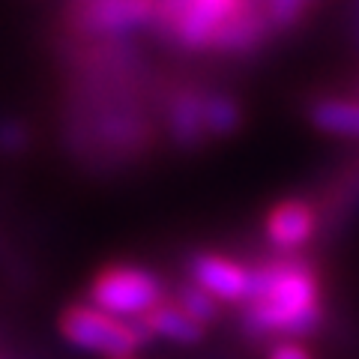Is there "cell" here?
I'll list each match as a JSON object with an SVG mask.
<instances>
[{"label": "cell", "instance_id": "6da1fadb", "mask_svg": "<svg viewBox=\"0 0 359 359\" xmlns=\"http://www.w3.org/2000/svg\"><path fill=\"white\" fill-rule=\"evenodd\" d=\"M141 57L129 45L102 42L78 66L66 114V141L81 159L126 162L150 144L141 105Z\"/></svg>", "mask_w": 359, "mask_h": 359}, {"label": "cell", "instance_id": "7a4b0ae2", "mask_svg": "<svg viewBox=\"0 0 359 359\" xmlns=\"http://www.w3.org/2000/svg\"><path fill=\"white\" fill-rule=\"evenodd\" d=\"M323 323L320 282L309 261L282 255L252 266V294L243 302V330L264 339L294 341Z\"/></svg>", "mask_w": 359, "mask_h": 359}, {"label": "cell", "instance_id": "3957f363", "mask_svg": "<svg viewBox=\"0 0 359 359\" xmlns=\"http://www.w3.org/2000/svg\"><path fill=\"white\" fill-rule=\"evenodd\" d=\"M60 335L72 347L105 359H132L144 341H150V332L144 320H120L114 314L81 302L69 306L60 318Z\"/></svg>", "mask_w": 359, "mask_h": 359}, {"label": "cell", "instance_id": "277c9868", "mask_svg": "<svg viewBox=\"0 0 359 359\" xmlns=\"http://www.w3.org/2000/svg\"><path fill=\"white\" fill-rule=\"evenodd\" d=\"M165 302L162 278L147 266L114 264L105 266L90 285V306L114 314L120 320H144Z\"/></svg>", "mask_w": 359, "mask_h": 359}, {"label": "cell", "instance_id": "5b68a950", "mask_svg": "<svg viewBox=\"0 0 359 359\" xmlns=\"http://www.w3.org/2000/svg\"><path fill=\"white\" fill-rule=\"evenodd\" d=\"M72 25L96 42H123L156 25V0H81Z\"/></svg>", "mask_w": 359, "mask_h": 359}, {"label": "cell", "instance_id": "8992f818", "mask_svg": "<svg viewBox=\"0 0 359 359\" xmlns=\"http://www.w3.org/2000/svg\"><path fill=\"white\" fill-rule=\"evenodd\" d=\"M189 278L216 302H240L243 306L252 294V266L219 252H198L189 257Z\"/></svg>", "mask_w": 359, "mask_h": 359}, {"label": "cell", "instance_id": "52a82bcc", "mask_svg": "<svg viewBox=\"0 0 359 359\" xmlns=\"http://www.w3.org/2000/svg\"><path fill=\"white\" fill-rule=\"evenodd\" d=\"M318 222H320V216L309 201L287 198V201H278V204L266 212L264 233L273 249H278L282 255H294L318 233Z\"/></svg>", "mask_w": 359, "mask_h": 359}, {"label": "cell", "instance_id": "ba28073f", "mask_svg": "<svg viewBox=\"0 0 359 359\" xmlns=\"http://www.w3.org/2000/svg\"><path fill=\"white\" fill-rule=\"evenodd\" d=\"M165 129L171 144L183 150L201 147L210 135L204 126V93L198 90H180L165 105Z\"/></svg>", "mask_w": 359, "mask_h": 359}, {"label": "cell", "instance_id": "9c48e42d", "mask_svg": "<svg viewBox=\"0 0 359 359\" xmlns=\"http://www.w3.org/2000/svg\"><path fill=\"white\" fill-rule=\"evenodd\" d=\"M309 120L314 129L335 135V138L359 141V99L327 96L309 108Z\"/></svg>", "mask_w": 359, "mask_h": 359}, {"label": "cell", "instance_id": "30bf717a", "mask_svg": "<svg viewBox=\"0 0 359 359\" xmlns=\"http://www.w3.org/2000/svg\"><path fill=\"white\" fill-rule=\"evenodd\" d=\"M144 327H147L150 339H165L171 344H198L204 339V327L177 302H162L159 309L144 318Z\"/></svg>", "mask_w": 359, "mask_h": 359}, {"label": "cell", "instance_id": "8fae6325", "mask_svg": "<svg viewBox=\"0 0 359 359\" xmlns=\"http://www.w3.org/2000/svg\"><path fill=\"white\" fill-rule=\"evenodd\" d=\"M243 123V108L233 96L228 93H204V126L210 138H228L240 129Z\"/></svg>", "mask_w": 359, "mask_h": 359}, {"label": "cell", "instance_id": "7c38bea8", "mask_svg": "<svg viewBox=\"0 0 359 359\" xmlns=\"http://www.w3.org/2000/svg\"><path fill=\"white\" fill-rule=\"evenodd\" d=\"M314 4L318 0H255V6L261 9V15L266 18L269 30H273V36L302 25V18L311 13Z\"/></svg>", "mask_w": 359, "mask_h": 359}, {"label": "cell", "instance_id": "4fadbf2b", "mask_svg": "<svg viewBox=\"0 0 359 359\" xmlns=\"http://www.w3.org/2000/svg\"><path fill=\"white\" fill-rule=\"evenodd\" d=\"M174 302H177V306L183 309L186 314H192V318L201 323V327H207V323H212V320L219 318V302L212 299L207 290H201V287L192 285V282L177 290V299H174Z\"/></svg>", "mask_w": 359, "mask_h": 359}, {"label": "cell", "instance_id": "5bb4252c", "mask_svg": "<svg viewBox=\"0 0 359 359\" xmlns=\"http://www.w3.org/2000/svg\"><path fill=\"white\" fill-rule=\"evenodd\" d=\"M359 207V162L353 165V171H347L339 183H335L332 195L327 201V219H335V212H353Z\"/></svg>", "mask_w": 359, "mask_h": 359}, {"label": "cell", "instance_id": "9a60e30c", "mask_svg": "<svg viewBox=\"0 0 359 359\" xmlns=\"http://www.w3.org/2000/svg\"><path fill=\"white\" fill-rule=\"evenodd\" d=\"M30 144V132L25 123L18 120H0V153H9L15 156L21 150H27Z\"/></svg>", "mask_w": 359, "mask_h": 359}, {"label": "cell", "instance_id": "2e32d148", "mask_svg": "<svg viewBox=\"0 0 359 359\" xmlns=\"http://www.w3.org/2000/svg\"><path fill=\"white\" fill-rule=\"evenodd\" d=\"M269 359H311V353L297 341H276L269 347Z\"/></svg>", "mask_w": 359, "mask_h": 359}, {"label": "cell", "instance_id": "e0dca14e", "mask_svg": "<svg viewBox=\"0 0 359 359\" xmlns=\"http://www.w3.org/2000/svg\"><path fill=\"white\" fill-rule=\"evenodd\" d=\"M351 30H353V39L359 45V0H351Z\"/></svg>", "mask_w": 359, "mask_h": 359}]
</instances>
